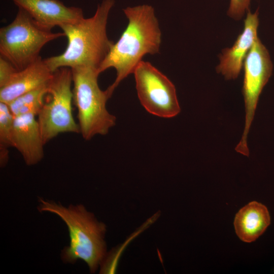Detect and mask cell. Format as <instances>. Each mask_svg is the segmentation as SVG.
Instances as JSON below:
<instances>
[{"mask_svg": "<svg viewBox=\"0 0 274 274\" xmlns=\"http://www.w3.org/2000/svg\"><path fill=\"white\" fill-rule=\"evenodd\" d=\"M128 24L98 68L99 74L113 67L116 78L106 89L111 97L119 83L130 74L147 54L159 52L161 32L154 8L143 4L123 9Z\"/></svg>", "mask_w": 274, "mask_h": 274, "instance_id": "6da1fadb", "label": "cell"}, {"mask_svg": "<svg viewBox=\"0 0 274 274\" xmlns=\"http://www.w3.org/2000/svg\"><path fill=\"white\" fill-rule=\"evenodd\" d=\"M114 4V0H102L91 17L60 27L67 38L66 48L62 54L44 59L53 73L62 67L98 70L114 44L108 37L107 24Z\"/></svg>", "mask_w": 274, "mask_h": 274, "instance_id": "7a4b0ae2", "label": "cell"}, {"mask_svg": "<svg viewBox=\"0 0 274 274\" xmlns=\"http://www.w3.org/2000/svg\"><path fill=\"white\" fill-rule=\"evenodd\" d=\"M40 212H48L58 216L67 226L70 246L61 252V259L66 263L84 261L90 272L94 273L106 253L104 239L106 227L82 204H70L67 208L52 201L39 198Z\"/></svg>", "mask_w": 274, "mask_h": 274, "instance_id": "3957f363", "label": "cell"}, {"mask_svg": "<svg viewBox=\"0 0 274 274\" xmlns=\"http://www.w3.org/2000/svg\"><path fill=\"white\" fill-rule=\"evenodd\" d=\"M73 101L78 110L80 133L86 140L97 134L105 135L116 124V118L107 109L110 97L98 84L100 74L96 68L87 66L71 68Z\"/></svg>", "mask_w": 274, "mask_h": 274, "instance_id": "277c9868", "label": "cell"}, {"mask_svg": "<svg viewBox=\"0 0 274 274\" xmlns=\"http://www.w3.org/2000/svg\"><path fill=\"white\" fill-rule=\"evenodd\" d=\"M65 36L39 25L24 10L18 8L14 20L0 29V56L20 71L37 60L48 42Z\"/></svg>", "mask_w": 274, "mask_h": 274, "instance_id": "5b68a950", "label": "cell"}, {"mask_svg": "<svg viewBox=\"0 0 274 274\" xmlns=\"http://www.w3.org/2000/svg\"><path fill=\"white\" fill-rule=\"evenodd\" d=\"M72 70L62 67L56 70L48 84L46 100L37 115L45 145L58 134L64 132L80 133L79 125L72 113L73 100Z\"/></svg>", "mask_w": 274, "mask_h": 274, "instance_id": "8992f818", "label": "cell"}, {"mask_svg": "<svg viewBox=\"0 0 274 274\" xmlns=\"http://www.w3.org/2000/svg\"><path fill=\"white\" fill-rule=\"evenodd\" d=\"M133 74L139 99L148 112L164 118L180 113L175 86L165 75L150 62L143 60Z\"/></svg>", "mask_w": 274, "mask_h": 274, "instance_id": "52a82bcc", "label": "cell"}, {"mask_svg": "<svg viewBox=\"0 0 274 274\" xmlns=\"http://www.w3.org/2000/svg\"><path fill=\"white\" fill-rule=\"evenodd\" d=\"M243 93L245 106V123L242 138L235 151L249 156L247 138L253 121L259 95L272 74V63L269 52L257 38L244 62Z\"/></svg>", "mask_w": 274, "mask_h": 274, "instance_id": "ba28073f", "label": "cell"}, {"mask_svg": "<svg viewBox=\"0 0 274 274\" xmlns=\"http://www.w3.org/2000/svg\"><path fill=\"white\" fill-rule=\"evenodd\" d=\"M42 27L51 30L55 26L77 22L84 18L82 9L67 7L59 0H12Z\"/></svg>", "mask_w": 274, "mask_h": 274, "instance_id": "9c48e42d", "label": "cell"}, {"mask_svg": "<svg viewBox=\"0 0 274 274\" xmlns=\"http://www.w3.org/2000/svg\"><path fill=\"white\" fill-rule=\"evenodd\" d=\"M258 10L254 13L248 11L243 31L238 35L233 45L224 49L220 55V63L216 71L225 79H235L239 75L245 59L258 37Z\"/></svg>", "mask_w": 274, "mask_h": 274, "instance_id": "30bf717a", "label": "cell"}, {"mask_svg": "<svg viewBox=\"0 0 274 274\" xmlns=\"http://www.w3.org/2000/svg\"><path fill=\"white\" fill-rule=\"evenodd\" d=\"M36 114L14 116L12 147L21 154L27 165L40 162L44 157V143Z\"/></svg>", "mask_w": 274, "mask_h": 274, "instance_id": "8fae6325", "label": "cell"}, {"mask_svg": "<svg viewBox=\"0 0 274 274\" xmlns=\"http://www.w3.org/2000/svg\"><path fill=\"white\" fill-rule=\"evenodd\" d=\"M53 75L44 59L40 57L26 67L17 71L0 88V102L8 104L23 93L47 84Z\"/></svg>", "mask_w": 274, "mask_h": 274, "instance_id": "7c38bea8", "label": "cell"}, {"mask_svg": "<svg viewBox=\"0 0 274 274\" xmlns=\"http://www.w3.org/2000/svg\"><path fill=\"white\" fill-rule=\"evenodd\" d=\"M270 223V215L266 207L254 201L237 212L234 218V226L240 239L251 243L264 233Z\"/></svg>", "mask_w": 274, "mask_h": 274, "instance_id": "4fadbf2b", "label": "cell"}, {"mask_svg": "<svg viewBox=\"0 0 274 274\" xmlns=\"http://www.w3.org/2000/svg\"><path fill=\"white\" fill-rule=\"evenodd\" d=\"M48 84L23 93L8 104L13 115L34 113L37 115L44 103Z\"/></svg>", "mask_w": 274, "mask_h": 274, "instance_id": "5bb4252c", "label": "cell"}, {"mask_svg": "<svg viewBox=\"0 0 274 274\" xmlns=\"http://www.w3.org/2000/svg\"><path fill=\"white\" fill-rule=\"evenodd\" d=\"M14 116L7 104L0 102V162L5 166L9 159L8 148L12 147Z\"/></svg>", "mask_w": 274, "mask_h": 274, "instance_id": "9a60e30c", "label": "cell"}, {"mask_svg": "<svg viewBox=\"0 0 274 274\" xmlns=\"http://www.w3.org/2000/svg\"><path fill=\"white\" fill-rule=\"evenodd\" d=\"M251 0H230L227 14L235 20L241 19L249 10Z\"/></svg>", "mask_w": 274, "mask_h": 274, "instance_id": "2e32d148", "label": "cell"}, {"mask_svg": "<svg viewBox=\"0 0 274 274\" xmlns=\"http://www.w3.org/2000/svg\"><path fill=\"white\" fill-rule=\"evenodd\" d=\"M17 71L10 62L0 56V88L10 81Z\"/></svg>", "mask_w": 274, "mask_h": 274, "instance_id": "e0dca14e", "label": "cell"}]
</instances>
